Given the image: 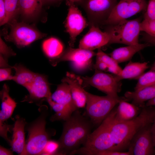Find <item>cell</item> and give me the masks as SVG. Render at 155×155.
<instances>
[{"label": "cell", "instance_id": "cell-1", "mask_svg": "<svg viewBox=\"0 0 155 155\" xmlns=\"http://www.w3.org/2000/svg\"><path fill=\"white\" fill-rule=\"evenodd\" d=\"M155 117V107L146 106L142 107L137 116L129 121L115 123L113 121V117L110 133L116 150L123 152L128 149L134 135L143 128L151 124Z\"/></svg>", "mask_w": 155, "mask_h": 155}, {"label": "cell", "instance_id": "cell-2", "mask_svg": "<svg viewBox=\"0 0 155 155\" xmlns=\"http://www.w3.org/2000/svg\"><path fill=\"white\" fill-rule=\"evenodd\" d=\"M62 134L58 141L59 155L69 154L86 142L91 133V121L77 110L65 121Z\"/></svg>", "mask_w": 155, "mask_h": 155}, {"label": "cell", "instance_id": "cell-3", "mask_svg": "<svg viewBox=\"0 0 155 155\" xmlns=\"http://www.w3.org/2000/svg\"><path fill=\"white\" fill-rule=\"evenodd\" d=\"M115 113L114 108L99 126L90 133L83 147L73 151L71 154L94 155L99 151H116L110 133L111 125Z\"/></svg>", "mask_w": 155, "mask_h": 155}, {"label": "cell", "instance_id": "cell-4", "mask_svg": "<svg viewBox=\"0 0 155 155\" xmlns=\"http://www.w3.org/2000/svg\"><path fill=\"white\" fill-rule=\"evenodd\" d=\"M86 109L91 121L96 125L100 124L115 106L121 101H128L125 97H114L109 95L101 96L86 92Z\"/></svg>", "mask_w": 155, "mask_h": 155}, {"label": "cell", "instance_id": "cell-5", "mask_svg": "<svg viewBox=\"0 0 155 155\" xmlns=\"http://www.w3.org/2000/svg\"><path fill=\"white\" fill-rule=\"evenodd\" d=\"M140 22L139 18L126 19L113 24L106 25L104 31L109 36V44L120 43L128 45L139 43Z\"/></svg>", "mask_w": 155, "mask_h": 155}, {"label": "cell", "instance_id": "cell-6", "mask_svg": "<svg viewBox=\"0 0 155 155\" xmlns=\"http://www.w3.org/2000/svg\"><path fill=\"white\" fill-rule=\"evenodd\" d=\"M46 125L45 116L42 115L27 127L28 137L24 155H41L49 140Z\"/></svg>", "mask_w": 155, "mask_h": 155}, {"label": "cell", "instance_id": "cell-7", "mask_svg": "<svg viewBox=\"0 0 155 155\" xmlns=\"http://www.w3.org/2000/svg\"><path fill=\"white\" fill-rule=\"evenodd\" d=\"M117 0H82L77 3L85 11L90 27L98 26L108 18Z\"/></svg>", "mask_w": 155, "mask_h": 155}, {"label": "cell", "instance_id": "cell-8", "mask_svg": "<svg viewBox=\"0 0 155 155\" xmlns=\"http://www.w3.org/2000/svg\"><path fill=\"white\" fill-rule=\"evenodd\" d=\"M10 32L5 37L19 47L28 46L34 41L45 36L42 33L33 27L24 22H18L16 19L9 22Z\"/></svg>", "mask_w": 155, "mask_h": 155}, {"label": "cell", "instance_id": "cell-9", "mask_svg": "<svg viewBox=\"0 0 155 155\" xmlns=\"http://www.w3.org/2000/svg\"><path fill=\"white\" fill-rule=\"evenodd\" d=\"M147 5L146 0H119L102 25L113 24L141 11H145Z\"/></svg>", "mask_w": 155, "mask_h": 155}, {"label": "cell", "instance_id": "cell-10", "mask_svg": "<svg viewBox=\"0 0 155 155\" xmlns=\"http://www.w3.org/2000/svg\"><path fill=\"white\" fill-rule=\"evenodd\" d=\"M94 75L91 77H81L83 85H90L114 97H119L118 93L121 88V83L115 76L103 71L95 69Z\"/></svg>", "mask_w": 155, "mask_h": 155}, {"label": "cell", "instance_id": "cell-11", "mask_svg": "<svg viewBox=\"0 0 155 155\" xmlns=\"http://www.w3.org/2000/svg\"><path fill=\"white\" fill-rule=\"evenodd\" d=\"M96 53L93 51L70 47L57 58L49 60L53 66H56L61 61H70L74 68L77 70H82L91 66L92 58L96 55Z\"/></svg>", "mask_w": 155, "mask_h": 155}, {"label": "cell", "instance_id": "cell-12", "mask_svg": "<svg viewBox=\"0 0 155 155\" xmlns=\"http://www.w3.org/2000/svg\"><path fill=\"white\" fill-rule=\"evenodd\" d=\"M151 125L141 129L132 139L128 148L131 155L155 154V148L150 131Z\"/></svg>", "mask_w": 155, "mask_h": 155}, {"label": "cell", "instance_id": "cell-13", "mask_svg": "<svg viewBox=\"0 0 155 155\" xmlns=\"http://www.w3.org/2000/svg\"><path fill=\"white\" fill-rule=\"evenodd\" d=\"M67 1L69 9L66 19L65 27L66 31L69 35V46L73 47L76 37L88 24L74 3Z\"/></svg>", "mask_w": 155, "mask_h": 155}, {"label": "cell", "instance_id": "cell-14", "mask_svg": "<svg viewBox=\"0 0 155 155\" xmlns=\"http://www.w3.org/2000/svg\"><path fill=\"white\" fill-rule=\"evenodd\" d=\"M27 89L29 94L24 97L22 102L35 103L40 105L43 101H47L51 98L52 94L47 78L39 73H37L33 82Z\"/></svg>", "mask_w": 155, "mask_h": 155}, {"label": "cell", "instance_id": "cell-15", "mask_svg": "<svg viewBox=\"0 0 155 155\" xmlns=\"http://www.w3.org/2000/svg\"><path fill=\"white\" fill-rule=\"evenodd\" d=\"M110 38L105 32L102 31L98 26H92L80 40L79 48L93 51L109 44Z\"/></svg>", "mask_w": 155, "mask_h": 155}, {"label": "cell", "instance_id": "cell-16", "mask_svg": "<svg viewBox=\"0 0 155 155\" xmlns=\"http://www.w3.org/2000/svg\"><path fill=\"white\" fill-rule=\"evenodd\" d=\"M9 88L5 84L0 91L1 103L0 111V133L5 134L9 131L10 126L5 121L11 117L17 103L9 96Z\"/></svg>", "mask_w": 155, "mask_h": 155}, {"label": "cell", "instance_id": "cell-17", "mask_svg": "<svg viewBox=\"0 0 155 155\" xmlns=\"http://www.w3.org/2000/svg\"><path fill=\"white\" fill-rule=\"evenodd\" d=\"M61 82H66L69 85L72 99L77 108L84 107L86 102V91L82 87V78L68 72Z\"/></svg>", "mask_w": 155, "mask_h": 155}, {"label": "cell", "instance_id": "cell-18", "mask_svg": "<svg viewBox=\"0 0 155 155\" xmlns=\"http://www.w3.org/2000/svg\"><path fill=\"white\" fill-rule=\"evenodd\" d=\"M16 118L10 144L13 151L18 154L24 155L26 144L24 128L26 122L24 119L18 115Z\"/></svg>", "mask_w": 155, "mask_h": 155}, {"label": "cell", "instance_id": "cell-19", "mask_svg": "<svg viewBox=\"0 0 155 155\" xmlns=\"http://www.w3.org/2000/svg\"><path fill=\"white\" fill-rule=\"evenodd\" d=\"M49 99L64 106L71 115L78 109L72 99L70 87L66 82H62L59 85Z\"/></svg>", "mask_w": 155, "mask_h": 155}, {"label": "cell", "instance_id": "cell-20", "mask_svg": "<svg viewBox=\"0 0 155 155\" xmlns=\"http://www.w3.org/2000/svg\"><path fill=\"white\" fill-rule=\"evenodd\" d=\"M123 100L118 104L115 108L113 121L115 123H121L131 120L139 114L142 107L130 103Z\"/></svg>", "mask_w": 155, "mask_h": 155}, {"label": "cell", "instance_id": "cell-21", "mask_svg": "<svg viewBox=\"0 0 155 155\" xmlns=\"http://www.w3.org/2000/svg\"><path fill=\"white\" fill-rule=\"evenodd\" d=\"M150 46L148 43L128 45L114 50L110 55L119 64L129 60L137 52Z\"/></svg>", "mask_w": 155, "mask_h": 155}, {"label": "cell", "instance_id": "cell-22", "mask_svg": "<svg viewBox=\"0 0 155 155\" xmlns=\"http://www.w3.org/2000/svg\"><path fill=\"white\" fill-rule=\"evenodd\" d=\"M43 5L42 0H19V13L26 19L32 20L40 14Z\"/></svg>", "mask_w": 155, "mask_h": 155}, {"label": "cell", "instance_id": "cell-23", "mask_svg": "<svg viewBox=\"0 0 155 155\" xmlns=\"http://www.w3.org/2000/svg\"><path fill=\"white\" fill-rule=\"evenodd\" d=\"M125 97L128 100L132 101V103L142 107L145 102L155 97V85L145 88L138 91L126 92Z\"/></svg>", "mask_w": 155, "mask_h": 155}, {"label": "cell", "instance_id": "cell-24", "mask_svg": "<svg viewBox=\"0 0 155 155\" xmlns=\"http://www.w3.org/2000/svg\"><path fill=\"white\" fill-rule=\"evenodd\" d=\"M148 67L147 62H130L124 68L121 75H115L118 81L125 79H138Z\"/></svg>", "mask_w": 155, "mask_h": 155}, {"label": "cell", "instance_id": "cell-25", "mask_svg": "<svg viewBox=\"0 0 155 155\" xmlns=\"http://www.w3.org/2000/svg\"><path fill=\"white\" fill-rule=\"evenodd\" d=\"M12 67L15 72L12 80L27 89L33 82L37 73L21 64H16Z\"/></svg>", "mask_w": 155, "mask_h": 155}, {"label": "cell", "instance_id": "cell-26", "mask_svg": "<svg viewBox=\"0 0 155 155\" xmlns=\"http://www.w3.org/2000/svg\"><path fill=\"white\" fill-rule=\"evenodd\" d=\"M43 51L49 59L56 58L63 52V44L58 39L51 37L45 40L42 44Z\"/></svg>", "mask_w": 155, "mask_h": 155}, {"label": "cell", "instance_id": "cell-27", "mask_svg": "<svg viewBox=\"0 0 155 155\" xmlns=\"http://www.w3.org/2000/svg\"><path fill=\"white\" fill-rule=\"evenodd\" d=\"M96 53V59L101 60L106 64L108 66L107 71L112 73L115 75H120L122 69L112 57L107 55L101 50L98 49Z\"/></svg>", "mask_w": 155, "mask_h": 155}, {"label": "cell", "instance_id": "cell-28", "mask_svg": "<svg viewBox=\"0 0 155 155\" xmlns=\"http://www.w3.org/2000/svg\"><path fill=\"white\" fill-rule=\"evenodd\" d=\"M138 79L134 88L135 91H138L146 87L155 85V70H150L143 73Z\"/></svg>", "mask_w": 155, "mask_h": 155}, {"label": "cell", "instance_id": "cell-29", "mask_svg": "<svg viewBox=\"0 0 155 155\" xmlns=\"http://www.w3.org/2000/svg\"><path fill=\"white\" fill-rule=\"evenodd\" d=\"M0 66L1 68L11 67L8 64V58L16 55V53L9 47L0 37Z\"/></svg>", "mask_w": 155, "mask_h": 155}, {"label": "cell", "instance_id": "cell-30", "mask_svg": "<svg viewBox=\"0 0 155 155\" xmlns=\"http://www.w3.org/2000/svg\"><path fill=\"white\" fill-rule=\"evenodd\" d=\"M19 0H5L7 23L15 19L19 13Z\"/></svg>", "mask_w": 155, "mask_h": 155}, {"label": "cell", "instance_id": "cell-31", "mask_svg": "<svg viewBox=\"0 0 155 155\" xmlns=\"http://www.w3.org/2000/svg\"><path fill=\"white\" fill-rule=\"evenodd\" d=\"M60 147L58 141L49 140L45 146L41 155H59Z\"/></svg>", "mask_w": 155, "mask_h": 155}, {"label": "cell", "instance_id": "cell-32", "mask_svg": "<svg viewBox=\"0 0 155 155\" xmlns=\"http://www.w3.org/2000/svg\"><path fill=\"white\" fill-rule=\"evenodd\" d=\"M141 31L146 32L149 35L155 37V20L144 19L140 24Z\"/></svg>", "mask_w": 155, "mask_h": 155}, {"label": "cell", "instance_id": "cell-33", "mask_svg": "<svg viewBox=\"0 0 155 155\" xmlns=\"http://www.w3.org/2000/svg\"><path fill=\"white\" fill-rule=\"evenodd\" d=\"M144 15V19L155 20V0H149Z\"/></svg>", "mask_w": 155, "mask_h": 155}, {"label": "cell", "instance_id": "cell-34", "mask_svg": "<svg viewBox=\"0 0 155 155\" xmlns=\"http://www.w3.org/2000/svg\"><path fill=\"white\" fill-rule=\"evenodd\" d=\"M12 66L2 68L0 69V82L12 80L13 75H11Z\"/></svg>", "mask_w": 155, "mask_h": 155}, {"label": "cell", "instance_id": "cell-35", "mask_svg": "<svg viewBox=\"0 0 155 155\" xmlns=\"http://www.w3.org/2000/svg\"><path fill=\"white\" fill-rule=\"evenodd\" d=\"M94 155H131L129 151L121 152L115 150H106L96 152Z\"/></svg>", "mask_w": 155, "mask_h": 155}, {"label": "cell", "instance_id": "cell-36", "mask_svg": "<svg viewBox=\"0 0 155 155\" xmlns=\"http://www.w3.org/2000/svg\"><path fill=\"white\" fill-rule=\"evenodd\" d=\"M7 23L5 0H0V24L2 25Z\"/></svg>", "mask_w": 155, "mask_h": 155}, {"label": "cell", "instance_id": "cell-37", "mask_svg": "<svg viewBox=\"0 0 155 155\" xmlns=\"http://www.w3.org/2000/svg\"><path fill=\"white\" fill-rule=\"evenodd\" d=\"M93 67L95 69L103 71H107L108 68V66L106 64L101 60L96 59V63L94 65Z\"/></svg>", "mask_w": 155, "mask_h": 155}, {"label": "cell", "instance_id": "cell-38", "mask_svg": "<svg viewBox=\"0 0 155 155\" xmlns=\"http://www.w3.org/2000/svg\"><path fill=\"white\" fill-rule=\"evenodd\" d=\"M13 154L12 151L0 146V155H12Z\"/></svg>", "mask_w": 155, "mask_h": 155}, {"label": "cell", "instance_id": "cell-39", "mask_svg": "<svg viewBox=\"0 0 155 155\" xmlns=\"http://www.w3.org/2000/svg\"><path fill=\"white\" fill-rule=\"evenodd\" d=\"M150 131L155 148V117L150 127Z\"/></svg>", "mask_w": 155, "mask_h": 155}, {"label": "cell", "instance_id": "cell-40", "mask_svg": "<svg viewBox=\"0 0 155 155\" xmlns=\"http://www.w3.org/2000/svg\"><path fill=\"white\" fill-rule=\"evenodd\" d=\"M145 106H155V97L148 101L146 103Z\"/></svg>", "mask_w": 155, "mask_h": 155}, {"label": "cell", "instance_id": "cell-41", "mask_svg": "<svg viewBox=\"0 0 155 155\" xmlns=\"http://www.w3.org/2000/svg\"><path fill=\"white\" fill-rule=\"evenodd\" d=\"M43 5L52 4L60 1L59 0H42Z\"/></svg>", "mask_w": 155, "mask_h": 155}, {"label": "cell", "instance_id": "cell-42", "mask_svg": "<svg viewBox=\"0 0 155 155\" xmlns=\"http://www.w3.org/2000/svg\"><path fill=\"white\" fill-rule=\"evenodd\" d=\"M63 0H59L60 1H61ZM66 1H69L71 2L74 3H77L80 1H81L82 0H66Z\"/></svg>", "mask_w": 155, "mask_h": 155}, {"label": "cell", "instance_id": "cell-43", "mask_svg": "<svg viewBox=\"0 0 155 155\" xmlns=\"http://www.w3.org/2000/svg\"><path fill=\"white\" fill-rule=\"evenodd\" d=\"M151 70H155V62L154 63V64L152 67Z\"/></svg>", "mask_w": 155, "mask_h": 155}]
</instances>
